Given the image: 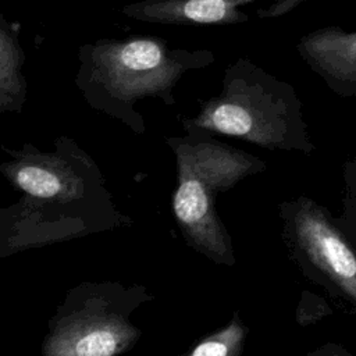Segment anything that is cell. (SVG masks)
Returning a JSON list of instances; mask_svg holds the SVG:
<instances>
[{
  "label": "cell",
  "instance_id": "cell-1",
  "mask_svg": "<svg viewBox=\"0 0 356 356\" xmlns=\"http://www.w3.org/2000/svg\"><path fill=\"white\" fill-rule=\"evenodd\" d=\"M214 61L211 50L171 47L159 36L103 38L79 46L74 82L89 107L143 134L145 121L135 104L153 97L172 106L184 75Z\"/></svg>",
  "mask_w": 356,
  "mask_h": 356
},
{
  "label": "cell",
  "instance_id": "cell-9",
  "mask_svg": "<svg viewBox=\"0 0 356 356\" xmlns=\"http://www.w3.org/2000/svg\"><path fill=\"white\" fill-rule=\"evenodd\" d=\"M242 342V327L232 323L224 331L204 339L191 356H236Z\"/></svg>",
  "mask_w": 356,
  "mask_h": 356
},
{
  "label": "cell",
  "instance_id": "cell-2",
  "mask_svg": "<svg viewBox=\"0 0 356 356\" xmlns=\"http://www.w3.org/2000/svg\"><path fill=\"white\" fill-rule=\"evenodd\" d=\"M186 131H203L239 138L266 149L312 152L302 100L286 81L241 57L222 74L218 95L200 103Z\"/></svg>",
  "mask_w": 356,
  "mask_h": 356
},
{
  "label": "cell",
  "instance_id": "cell-3",
  "mask_svg": "<svg viewBox=\"0 0 356 356\" xmlns=\"http://www.w3.org/2000/svg\"><path fill=\"white\" fill-rule=\"evenodd\" d=\"M178 165L172 209L185 238L221 263H232L229 236L214 209L216 196L264 167L257 157L216 140L203 131L168 138Z\"/></svg>",
  "mask_w": 356,
  "mask_h": 356
},
{
  "label": "cell",
  "instance_id": "cell-5",
  "mask_svg": "<svg viewBox=\"0 0 356 356\" xmlns=\"http://www.w3.org/2000/svg\"><path fill=\"white\" fill-rule=\"evenodd\" d=\"M307 0H139L121 7L132 19L161 25H236L250 21V7L264 4L274 17Z\"/></svg>",
  "mask_w": 356,
  "mask_h": 356
},
{
  "label": "cell",
  "instance_id": "cell-4",
  "mask_svg": "<svg viewBox=\"0 0 356 356\" xmlns=\"http://www.w3.org/2000/svg\"><path fill=\"white\" fill-rule=\"evenodd\" d=\"M127 295L117 285L82 284L67 295L43 342V356H115L139 331L128 321Z\"/></svg>",
  "mask_w": 356,
  "mask_h": 356
},
{
  "label": "cell",
  "instance_id": "cell-8",
  "mask_svg": "<svg viewBox=\"0 0 356 356\" xmlns=\"http://www.w3.org/2000/svg\"><path fill=\"white\" fill-rule=\"evenodd\" d=\"M21 24L8 21L0 10V114L21 113L26 103L24 74L25 51L19 39Z\"/></svg>",
  "mask_w": 356,
  "mask_h": 356
},
{
  "label": "cell",
  "instance_id": "cell-6",
  "mask_svg": "<svg viewBox=\"0 0 356 356\" xmlns=\"http://www.w3.org/2000/svg\"><path fill=\"white\" fill-rule=\"evenodd\" d=\"M299 245L309 259L356 302V256L316 206L306 202L295 217Z\"/></svg>",
  "mask_w": 356,
  "mask_h": 356
},
{
  "label": "cell",
  "instance_id": "cell-7",
  "mask_svg": "<svg viewBox=\"0 0 356 356\" xmlns=\"http://www.w3.org/2000/svg\"><path fill=\"white\" fill-rule=\"evenodd\" d=\"M295 49L332 93L356 97V31L318 28L300 36Z\"/></svg>",
  "mask_w": 356,
  "mask_h": 356
}]
</instances>
